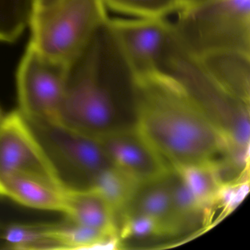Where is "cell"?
<instances>
[{
    "label": "cell",
    "mask_w": 250,
    "mask_h": 250,
    "mask_svg": "<svg viewBox=\"0 0 250 250\" xmlns=\"http://www.w3.org/2000/svg\"><path fill=\"white\" fill-rule=\"evenodd\" d=\"M130 80L136 128L169 167L233 159L220 128L169 73L160 69Z\"/></svg>",
    "instance_id": "6da1fadb"
},
{
    "label": "cell",
    "mask_w": 250,
    "mask_h": 250,
    "mask_svg": "<svg viewBox=\"0 0 250 250\" xmlns=\"http://www.w3.org/2000/svg\"><path fill=\"white\" fill-rule=\"evenodd\" d=\"M107 41L103 27L67 62L65 84L56 120L68 128L99 138L136 127L134 106L117 99L107 78Z\"/></svg>",
    "instance_id": "7a4b0ae2"
},
{
    "label": "cell",
    "mask_w": 250,
    "mask_h": 250,
    "mask_svg": "<svg viewBox=\"0 0 250 250\" xmlns=\"http://www.w3.org/2000/svg\"><path fill=\"white\" fill-rule=\"evenodd\" d=\"M175 14L174 35L190 55H250V0H179Z\"/></svg>",
    "instance_id": "3957f363"
},
{
    "label": "cell",
    "mask_w": 250,
    "mask_h": 250,
    "mask_svg": "<svg viewBox=\"0 0 250 250\" xmlns=\"http://www.w3.org/2000/svg\"><path fill=\"white\" fill-rule=\"evenodd\" d=\"M162 68L176 79L218 125L232 156L244 160L250 144L249 103L227 90L187 52L175 35L164 57Z\"/></svg>",
    "instance_id": "277c9868"
},
{
    "label": "cell",
    "mask_w": 250,
    "mask_h": 250,
    "mask_svg": "<svg viewBox=\"0 0 250 250\" xmlns=\"http://www.w3.org/2000/svg\"><path fill=\"white\" fill-rule=\"evenodd\" d=\"M22 116L65 191L96 187L102 175L115 169L99 138L68 128L56 119Z\"/></svg>",
    "instance_id": "5b68a950"
},
{
    "label": "cell",
    "mask_w": 250,
    "mask_h": 250,
    "mask_svg": "<svg viewBox=\"0 0 250 250\" xmlns=\"http://www.w3.org/2000/svg\"><path fill=\"white\" fill-rule=\"evenodd\" d=\"M109 17L102 0H58L36 7L30 44L49 58L68 62L77 56Z\"/></svg>",
    "instance_id": "8992f818"
},
{
    "label": "cell",
    "mask_w": 250,
    "mask_h": 250,
    "mask_svg": "<svg viewBox=\"0 0 250 250\" xmlns=\"http://www.w3.org/2000/svg\"><path fill=\"white\" fill-rule=\"evenodd\" d=\"M104 29L126 65L130 78L162 69L164 57L173 34L167 18L106 19Z\"/></svg>",
    "instance_id": "52a82bcc"
},
{
    "label": "cell",
    "mask_w": 250,
    "mask_h": 250,
    "mask_svg": "<svg viewBox=\"0 0 250 250\" xmlns=\"http://www.w3.org/2000/svg\"><path fill=\"white\" fill-rule=\"evenodd\" d=\"M67 62L52 59L29 44L17 71L20 111L26 118L56 119Z\"/></svg>",
    "instance_id": "ba28073f"
},
{
    "label": "cell",
    "mask_w": 250,
    "mask_h": 250,
    "mask_svg": "<svg viewBox=\"0 0 250 250\" xmlns=\"http://www.w3.org/2000/svg\"><path fill=\"white\" fill-rule=\"evenodd\" d=\"M121 212L125 234L173 235L183 229L174 206L170 167L137 184Z\"/></svg>",
    "instance_id": "9c48e42d"
},
{
    "label": "cell",
    "mask_w": 250,
    "mask_h": 250,
    "mask_svg": "<svg viewBox=\"0 0 250 250\" xmlns=\"http://www.w3.org/2000/svg\"><path fill=\"white\" fill-rule=\"evenodd\" d=\"M99 139L115 168L137 184L159 176L169 168L136 127Z\"/></svg>",
    "instance_id": "30bf717a"
},
{
    "label": "cell",
    "mask_w": 250,
    "mask_h": 250,
    "mask_svg": "<svg viewBox=\"0 0 250 250\" xmlns=\"http://www.w3.org/2000/svg\"><path fill=\"white\" fill-rule=\"evenodd\" d=\"M27 171L54 177L22 115L17 110L0 123V187L14 174Z\"/></svg>",
    "instance_id": "8fae6325"
},
{
    "label": "cell",
    "mask_w": 250,
    "mask_h": 250,
    "mask_svg": "<svg viewBox=\"0 0 250 250\" xmlns=\"http://www.w3.org/2000/svg\"><path fill=\"white\" fill-rule=\"evenodd\" d=\"M65 191L49 174L21 172L0 187V195L33 208L62 211Z\"/></svg>",
    "instance_id": "7c38bea8"
},
{
    "label": "cell",
    "mask_w": 250,
    "mask_h": 250,
    "mask_svg": "<svg viewBox=\"0 0 250 250\" xmlns=\"http://www.w3.org/2000/svg\"><path fill=\"white\" fill-rule=\"evenodd\" d=\"M62 212L78 225L115 238L116 209L99 188L65 191Z\"/></svg>",
    "instance_id": "4fadbf2b"
},
{
    "label": "cell",
    "mask_w": 250,
    "mask_h": 250,
    "mask_svg": "<svg viewBox=\"0 0 250 250\" xmlns=\"http://www.w3.org/2000/svg\"><path fill=\"white\" fill-rule=\"evenodd\" d=\"M198 59L218 83L240 99L250 103V55L222 52Z\"/></svg>",
    "instance_id": "5bb4252c"
},
{
    "label": "cell",
    "mask_w": 250,
    "mask_h": 250,
    "mask_svg": "<svg viewBox=\"0 0 250 250\" xmlns=\"http://www.w3.org/2000/svg\"><path fill=\"white\" fill-rule=\"evenodd\" d=\"M219 168L220 164L217 163L178 168L194 197L203 206L213 201L222 190Z\"/></svg>",
    "instance_id": "9a60e30c"
},
{
    "label": "cell",
    "mask_w": 250,
    "mask_h": 250,
    "mask_svg": "<svg viewBox=\"0 0 250 250\" xmlns=\"http://www.w3.org/2000/svg\"><path fill=\"white\" fill-rule=\"evenodd\" d=\"M36 0H0V42L17 40L30 24Z\"/></svg>",
    "instance_id": "2e32d148"
},
{
    "label": "cell",
    "mask_w": 250,
    "mask_h": 250,
    "mask_svg": "<svg viewBox=\"0 0 250 250\" xmlns=\"http://www.w3.org/2000/svg\"><path fill=\"white\" fill-rule=\"evenodd\" d=\"M106 10L128 18H167L175 14L179 0H102Z\"/></svg>",
    "instance_id": "e0dca14e"
},
{
    "label": "cell",
    "mask_w": 250,
    "mask_h": 250,
    "mask_svg": "<svg viewBox=\"0 0 250 250\" xmlns=\"http://www.w3.org/2000/svg\"><path fill=\"white\" fill-rule=\"evenodd\" d=\"M58 0H36V7L43 8V7L49 6L56 2ZM35 7V8H36Z\"/></svg>",
    "instance_id": "ac0fdd59"
},
{
    "label": "cell",
    "mask_w": 250,
    "mask_h": 250,
    "mask_svg": "<svg viewBox=\"0 0 250 250\" xmlns=\"http://www.w3.org/2000/svg\"><path fill=\"white\" fill-rule=\"evenodd\" d=\"M4 116L2 115V112L0 111V123L2 122V119H3Z\"/></svg>",
    "instance_id": "d6986e66"
}]
</instances>
